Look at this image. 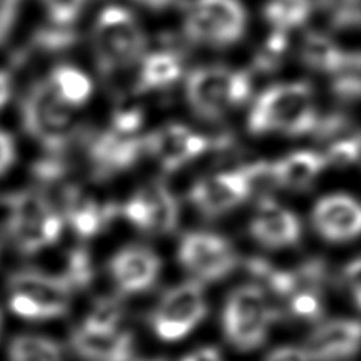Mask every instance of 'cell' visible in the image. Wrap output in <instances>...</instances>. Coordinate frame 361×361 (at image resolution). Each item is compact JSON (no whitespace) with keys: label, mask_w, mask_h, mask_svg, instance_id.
I'll return each mask as SVG.
<instances>
[{"label":"cell","mask_w":361,"mask_h":361,"mask_svg":"<svg viewBox=\"0 0 361 361\" xmlns=\"http://www.w3.org/2000/svg\"><path fill=\"white\" fill-rule=\"evenodd\" d=\"M319 123L313 89L307 82H285L265 89L254 102L247 124L251 134L299 137Z\"/></svg>","instance_id":"cell-1"},{"label":"cell","mask_w":361,"mask_h":361,"mask_svg":"<svg viewBox=\"0 0 361 361\" xmlns=\"http://www.w3.org/2000/svg\"><path fill=\"white\" fill-rule=\"evenodd\" d=\"M145 49V32L128 8L113 4L100 10L92 30V51L103 75L140 63Z\"/></svg>","instance_id":"cell-2"},{"label":"cell","mask_w":361,"mask_h":361,"mask_svg":"<svg viewBox=\"0 0 361 361\" xmlns=\"http://www.w3.org/2000/svg\"><path fill=\"white\" fill-rule=\"evenodd\" d=\"M4 203L8 210L6 230L18 251L35 254L59 238L63 216L44 192H16Z\"/></svg>","instance_id":"cell-3"},{"label":"cell","mask_w":361,"mask_h":361,"mask_svg":"<svg viewBox=\"0 0 361 361\" xmlns=\"http://www.w3.org/2000/svg\"><path fill=\"white\" fill-rule=\"evenodd\" d=\"M25 133L51 155H61L78 134L73 109L65 104L44 80L35 82L21 102Z\"/></svg>","instance_id":"cell-4"},{"label":"cell","mask_w":361,"mask_h":361,"mask_svg":"<svg viewBox=\"0 0 361 361\" xmlns=\"http://www.w3.org/2000/svg\"><path fill=\"white\" fill-rule=\"evenodd\" d=\"M250 92L248 72L219 65L193 69L185 83L188 104L203 120H219L247 102Z\"/></svg>","instance_id":"cell-5"},{"label":"cell","mask_w":361,"mask_h":361,"mask_svg":"<svg viewBox=\"0 0 361 361\" xmlns=\"http://www.w3.org/2000/svg\"><path fill=\"white\" fill-rule=\"evenodd\" d=\"M10 307L23 319L42 320L62 316L69 309L72 286L65 276L21 269L8 279Z\"/></svg>","instance_id":"cell-6"},{"label":"cell","mask_w":361,"mask_h":361,"mask_svg":"<svg viewBox=\"0 0 361 361\" xmlns=\"http://www.w3.org/2000/svg\"><path fill=\"white\" fill-rule=\"evenodd\" d=\"M247 30V13L240 0H193L183 18V32L195 44L226 48Z\"/></svg>","instance_id":"cell-7"},{"label":"cell","mask_w":361,"mask_h":361,"mask_svg":"<svg viewBox=\"0 0 361 361\" xmlns=\"http://www.w3.org/2000/svg\"><path fill=\"white\" fill-rule=\"evenodd\" d=\"M275 317L264 290L257 285L235 289L223 313L224 333L240 350H251L264 343L268 326Z\"/></svg>","instance_id":"cell-8"},{"label":"cell","mask_w":361,"mask_h":361,"mask_svg":"<svg viewBox=\"0 0 361 361\" xmlns=\"http://www.w3.org/2000/svg\"><path fill=\"white\" fill-rule=\"evenodd\" d=\"M206 310L202 283L189 281L162 296L152 314V326L162 340H178L204 317Z\"/></svg>","instance_id":"cell-9"},{"label":"cell","mask_w":361,"mask_h":361,"mask_svg":"<svg viewBox=\"0 0 361 361\" xmlns=\"http://www.w3.org/2000/svg\"><path fill=\"white\" fill-rule=\"evenodd\" d=\"M178 257L186 269L204 281L224 278L238 262L234 248L224 237L206 231L185 234Z\"/></svg>","instance_id":"cell-10"},{"label":"cell","mask_w":361,"mask_h":361,"mask_svg":"<svg viewBox=\"0 0 361 361\" xmlns=\"http://www.w3.org/2000/svg\"><path fill=\"white\" fill-rule=\"evenodd\" d=\"M124 217L137 228L152 233H171L179 219L175 195L162 182H149L137 189L123 206Z\"/></svg>","instance_id":"cell-11"},{"label":"cell","mask_w":361,"mask_h":361,"mask_svg":"<svg viewBox=\"0 0 361 361\" xmlns=\"http://www.w3.org/2000/svg\"><path fill=\"white\" fill-rule=\"evenodd\" d=\"M251 192L250 178L240 168L199 179L189 190V200L203 216L217 217L235 209Z\"/></svg>","instance_id":"cell-12"},{"label":"cell","mask_w":361,"mask_h":361,"mask_svg":"<svg viewBox=\"0 0 361 361\" xmlns=\"http://www.w3.org/2000/svg\"><path fill=\"white\" fill-rule=\"evenodd\" d=\"M209 145L203 134L179 123L165 124L144 137V151L168 172L196 159Z\"/></svg>","instance_id":"cell-13"},{"label":"cell","mask_w":361,"mask_h":361,"mask_svg":"<svg viewBox=\"0 0 361 361\" xmlns=\"http://www.w3.org/2000/svg\"><path fill=\"white\" fill-rule=\"evenodd\" d=\"M144 152V137L113 126L94 135L87 147L96 178H109L131 168Z\"/></svg>","instance_id":"cell-14"},{"label":"cell","mask_w":361,"mask_h":361,"mask_svg":"<svg viewBox=\"0 0 361 361\" xmlns=\"http://www.w3.org/2000/svg\"><path fill=\"white\" fill-rule=\"evenodd\" d=\"M312 223L324 240L348 241L360 233L361 209L353 196L333 193L317 200L312 212Z\"/></svg>","instance_id":"cell-15"},{"label":"cell","mask_w":361,"mask_h":361,"mask_svg":"<svg viewBox=\"0 0 361 361\" xmlns=\"http://www.w3.org/2000/svg\"><path fill=\"white\" fill-rule=\"evenodd\" d=\"M250 233L264 247L282 248L299 241L300 221L285 206L271 197H264L251 217Z\"/></svg>","instance_id":"cell-16"},{"label":"cell","mask_w":361,"mask_h":361,"mask_svg":"<svg viewBox=\"0 0 361 361\" xmlns=\"http://www.w3.org/2000/svg\"><path fill=\"white\" fill-rule=\"evenodd\" d=\"M358 340V322L333 320L313 330L302 351L309 361H338L355 354Z\"/></svg>","instance_id":"cell-17"},{"label":"cell","mask_w":361,"mask_h":361,"mask_svg":"<svg viewBox=\"0 0 361 361\" xmlns=\"http://www.w3.org/2000/svg\"><path fill=\"white\" fill-rule=\"evenodd\" d=\"M158 255L142 245L121 248L109 262V269L117 286L126 292H140L152 285L159 272Z\"/></svg>","instance_id":"cell-18"},{"label":"cell","mask_w":361,"mask_h":361,"mask_svg":"<svg viewBox=\"0 0 361 361\" xmlns=\"http://www.w3.org/2000/svg\"><path fill=\"white\" fill-rule=\"evenodd\" d=\"M326 166L323 154L295 151L269 164L271 185L289 190H303L319 178Z\"/></svg>","instance_id":"cell-19"},{"label":"cell","mask_w":361,"mask_h":361,"mask_svg":"<svg viewBox=\"0 0 361 361\" xmlns=\"http://www.w3.org/2000/svg\"><path fill=\"white\" fill-rule=\"evenodd\" d=\"M73 350L87 361H131L133 340L128 333L93 331L79 327L72 333Z\"/></svg>","instance_id":"cell-20"},{"label":"cell","mask_w":361,"mask_h":361,"mask_svg":"<svg viewBox=\"0 0 361 361\" xmlns=\"http://www.w3.org/2000/svg\"><path fill=\"white\" fill-rule=\"evenodd\" d=\"M63 214L75 233L80 237L97 234L111 219L113 207L102 204L78 188L68 186L62 193Z\"/></svg>","instance_id":"cell-21"},{"label":"cell","mask_w":361,"mask_h":361,"mask_svg":"<svg viewBox=\"0 0 361 361\" xmlns=\"http://www.w3.org/2000/svg\"><path fill=\"white\" fill-rule=\"evenodd\" d=\"M357 52H345L331 38L320 32H309L300 47L303 63L317 72L336 75L344 69Z\"/></svg>","instance_id":"cell-22"},{"label":"cell","mask_w":361,"mask_h":361,"mask_svg":"<svg viewBox=\"0 0 361 361\" xmlns=\"http://www.w3.org/2000/svg\"><path fill=\"white\" fill-rule=\"evenodd\" d=\"M182 68V58L173 51L145 54L140 62L137 89L141 92L165 89L180 78Z\"/></svg>","instance_id":"cell-23"},{"label":"cell","mask_w":361,"mask_h":361,"mask_svg":"<svg viewBox=\"0 0 361 361\" xmlns=\"http://www.w3.org/2000/svg\"><path fill=\"white\" fill-rule=\"evenodd\" d=\"M45 82L71 109L83 106L92 94V82L89 76L72 65L55 66Z\"/></svg>","instance_id":"cell-24"},{"label":"cell","mask_w":361,"mask_h":361,"mask_svg":"<svg viewBox=\"0 0 361 361\" xmlns=\"http://www.w3.org/2000/svg\"><path fill=\"white\" fill-rule=\"evenodd\" d=\"M313 10V0H265L262 14L274 31L288 32L303 25Z\"/></svg>","instance_id":"cell-25"},{"label":"cell","mask_w":361,"mask_h":361,"mask_svg":"<svg viewBox=\"0 0 361 361\" xmlns=\"http://www.w3.org/2000/svg\"><path fill=\"white\" fill-rule=\"evenodd\" d=\"M10 361H61L62 350L51 338L20 334L8 345Z\"/></svg>","instance_id":"cell-26"},{"label":"cell","mask_w":361,"mask_h":361,"mask_svg":"<svg viewBox=\"0 0 361 361\" xmlns=\"http://www.w3.org/2000/svg\"><path fill=\"white\" fill-rule=\"evenodd\" d=\"M320 10L336 30H350L360 25V0H317Z\"/></svg>","instance_id":"cell-27"},{"label":"cell","mask_w":361,"mask_h":361,"mask_svg":"<svg viewBox=\"0 0 361 361\" xmlns=\"http://www.w3.org/2000/svg\"><path fill=\"white\" fill-rule=\"evenodd\" d=\"M123 309L114 299H99L82 327L93 331H114L121 320Z\"/></svg>","instance_id":"cell-28"},{"label":"cell","mask_w":361,"mask_h":361,"mask_svg":"<svg viewBox=\"0 0 361 361\" xmlns=\"http://www.w3.org/2000/svg\"><path fill=\"white\" fill-rule=\"evenodd\" d=\"M333 93L343 102H355L360 96V55L357 54L353 61L340 72L333 75L331 80Z\"/></svg>","instance_id":"cell-29"},{"label":"cell","mask_w":361,"mask_h":361,"mask_svg":"<svg viewBox=\"0 0 361 361\" xmlns=\"http://www.w3.org/2000/svg\"><path fill=\"white\" fill-rule=\"evenodd\" d=\"M52 25L68 28L80 16L86 0H41Z\"/></svg>","instance_id":"cell-30"},{"label":"cell","mask_w":361,"mask_h":361,"mask_svg":"<svg viewBox=\"0 0 361 361\" xmlns=\"http://www.w3.org/2000/svg\"><path fill=\"white\" fill-rule=\"evenodd\" d=\"M72 288H80L87 285L93 276V268L90 257L86 250L76 248L69 254L66 274L63 275Z\"/></svg>","instance_id":"cell-31"},{"label":"cell","mask_w":361,"mask_h":361,"mask_svg":"<svg viewBox=\"0 0 361 361\" xmlns=\"http://www.w3.org/2000/svg\"><path fill=\"white\" fill-rule=\"evenodd\" d=\"M360 154V137L354 134L351 137L341 138L331 144L326 154H323L327 165L347 166L358 161Z\"/></svg>","instance_id":"cell-32"},{"label":"cell","mask_w":361,"mask_h":361,"mask_svg":"<svg viewBox=\"0 0 361 361\" xmlns=\"http://www.w3.org/2000/svg\"><path fill=\"white\" fill-rule=\"evenodd\" d=\"M290 310L295 316L314 320L322 316L319 290H300L290 296Z\"/></svg>","instance_id":"cell-33"},{"label":"cell","mask_w":361,"mask_h":361,"mask_svg":"<svg viewBox=\"0 0 361 361\" xmlns=\"http://www.w3.org/2000/svg\"><path fill=\"white\" fill-rule=\"evenodd\" d=\"M34 45L44 51H58L73 42V34L63 27L42 28L34 35Z\"/></svg>","instance_id":"cell-34"},{"label":"cell","mask_w":361,"mask_h":361,"mask_svg":"<svg viewBox=\"0 0 361 361\" xmlns=\"http://www.w3.org/2000/svg\"><path fill=\"white\" fill-rule=\"evenodd\" d=\"M286 48V34L274 31L257 56V66L261 69L274 68Z\"/></svg>","instance_id":"cell-35"},{"label":"cell","mask_w":361,"mask_h":361,"mask_svg":"<svg viewBox=\"0 0 361 361\" xmlns=\"http://www.w3.org/2000/svg\"><path fill=\"white\" fill-rule=\"evenodd\" d=\"M20 6L21 0H0V44L13 28Z\"/></svg>","instance_id":"cell-36"},{"label":"cell","mask_w":361,"mask_h":361,"mask_svg":"<svg viewBox=\"0 0 361 361\" xmlns=\"http://www.w3.org/2000/svg\"><path fill=\"white\" fill-rule=\"evenodd\" d=\"M17 148L14 138L6 130L0 128V176L4 175L16 162Z\"/></svg>","instance_id":"cell-37"},{"label":"cell","mask_w":361,"mask_h":361,"mask_svg":"<svg viewBox=\"0 0 361 361\" xmlns=\"http://www.w3.org/2000/svg\"><path fill=\"white\" fill-rule=\"evenodd\" d=\"M344 276L353 292L355 306H360V259H353L344 269Z\"/></svg>","instance_id":"cell-38"},{"label":"cell","mask_w":361,"mask_h":361,"mask_svg":"<svg viewBox=\"0 0 361 361\" xmlns=\"http://www.w3.org/2000/svg\"><path fill=\"white\" fill-rule=\"evenodd\" d=\"M267 361H309V360L302 350L285 347V348H279V350L274 351L267 358Z\"/></svg>","instance_id":"cell-39"},{"label":"cell","mask_w":361,"mask_h":361,"mask_svg":"<svg viewBox=\"0 0 361 361\" xmlns=\"http://www.w3.org/2000/svg\"><path fill=\"white\" fill-rule=\"evenodd\" d=\"M13 93V82L8 72L0 69V110L8 103Z\"/></svg>","instance_id":"cell-40"},{"label":"cell","mask_w":361,"mask_h":361,"mask_svg":"<svg viewBox=\"0 0 361 361\" xmlns=\"http://www.w3.org/2000/svg\"><path fill=\"white\" fill-rule=\"evenodd\" d=\"M182 361H221L217 350L214 348H202L193 354L186 355Z\"/></svg>","instance_id":"cell-41"},{"label":"cell","mask_w":361,"mask_h":361,"mask_svg":"<svg viewBox=\"0 0 361 361\" xmlns=\"http://www.w3.org/2000/svg\"><path fill=\"white\" fill-rule=\"evenodd\" d=\"M135 3L149 8V10H165L168 8L175 0H134Z\"/></svg>","instance_id":"cell-42"},{"label":"cell","mask_w":361,"mask_h":361,"mask_svg":"<svg viewBox=\"0 0 361 361\" xmlns=\"http://www.w3.org/2000/svg\"><path fill=\"white\" fill-rule=\"evenodd\" d=\"M0 327H1V316H0Z\"/></svg>","instance_id":"cell-43"}]
</instances>
